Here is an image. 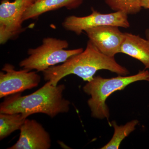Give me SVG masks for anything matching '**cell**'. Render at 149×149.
<instances>
[{"mask_svg":"<svg viewBox=\"0 0 149 149\" xmlns=\"http://www.w3.org/2000/svg\"><path fill=\"white\" fill-rule=\"evenodd\" d=\"M100 70H107L122 76L130 73L128 69L118 63L114 57L104 54L89 40L85 50L70 58L62 64L51 67L43 73L45 80L56 86L60 80L71 74L88 82Z\"/></svg>","mask_w":149,"mask_h":149,"instance_id":"cell-1","label":"cell"},{"mask_svg":"<svg viewBox=\"0 0 149 149\" xmlns=\"http://www.w3.org/2000/svg\"><path fill=\"white\" fill-rule=\"evenodd\" d=\"M64 84L54 86L49 81L34 93L22 96L20 93L6 97L0 105V113H22L26 117L37 113L52 118L69 111L70 102L63 97Z\"/></svg>","mask_w":149,"mask_h":149,"instance_id":"cell-2","label":"cell"},{"mask_svg":"<svg viewBox=\"0 0 149 149\" xmlns=\"http://www.w3.org/2000/svg\"><path fill=\"white\" fill-rule=\"evenodd\" d=\"M149 77L148 70H142L130 76L119 75L111 78L100 76L93 77L83 87L85 93L91 96L88 101L92 117L98 119H108L109 111L106 103L107 99L115 92L123 90L134 82L147 80Z\"/></svg>","mask_w":149,"mask_h":149,"instance_id":"cell-3","label":"cell"},{"mask_svg":"<svg viewBox=\"0 0 149 149\" xmlns=\"http://www.w3.org/2000/svg\"><path fill=\"white\" fill-rule=\"evenodd\" d=\"M69 43L65 40L53 37L44 38L42 44L28 50V57L22 61L19 65L23 69L36 70L44 72L52 66L63 63L72 56L83 51V48L67 50Z\"/></svg>","mask_w":149,"mask_h":149,"instance_id":"cell-4","label":"cell"},{"mask_svg":"<svg viewBox=\"0 0 149 149\" xmlns=\"http://www.w3.org/2000/svg\"><path fill=\"white\" fill-rule=\"evenodd\" d=\"M62 25L68 31L80 35L83 31L98 26L111 25L128 28L130 24L128 14L124 12L102 14L92 9V13L88 16L68 17L64 19Z\"/></svg>","mask_w":149,"mask_h":149,"instance_id":"cell-5","label":"cell"},{"mask_svg":"<svg viewBox=\"0 0 149 149\" xmlns=\"http://www.w3.org/2000/svg\"><path fill=\"white\" fill-rule=\"evenodd\" d=\"M0 72V98L37 87L41 77L35 71L23 69L17 70L6 63Z\"/></svg>","mask_w":149,"mask_h":149,"instance_id":"cell-6","label":"cell"},{"mask_svg":"<svg viewBox=\"0 0 149 149\" xmlns=\"http://www.w3.org/2000/svg\"><path fill=\"white\" fill-rule=\"evenodd\" d=\"M26 0H2L0 5V43L3 45L22 31Z\"/></svg>","mask_w":149,"mask_h":149,"instance_id":"cell-7","label":"cell"},{"mask_svg":"<svg viewBox=\"0 0 149 149\" xmlns=\"http://www.w3.org/2000/svg\"><path fill=\"white\" fill-rule=\"evenodd\" d=\"M85 32L89 40L104 54L114 57L120 53L124 33L120 31L119 27L104 25L90 28Z\"/></svg>","mask_w":149,"mask_h":149,"instance_id":"cell-8","label":"cell"},{"mask_svg":"<svg viewBox=\"0 0 149 149\" xmlns=\"http://www.w3.org/2000/svg\"><path fill=\"white\" fill-rule=\"evenodd\" d=\"M19 139L8 149H49L51 140L49 133L35 120L26 119L20 129Z\"/></svg>","mask_w":149,"mask_h":149,"instance_id":"cell-9","label":"cell"},{"mask_svg":"<svg viewBox=\"0 0 149 149\" xmlns=\"http://www.w3.org/2000/svg\"><path fill=\"white\" fill-rule=\"evenodd\" d=\"M120 53L125 54L141 61L146 68H149V40L139 35L124 33Z\"/></svg>","mask_w":149,"mask_h":149,"instance_id":"cell-10","label":"cell"},{"mask_svg":"<svg viewBox=\"0 0 149 149\" xmlns=\"http://www.w3.org/2000/svg\"><path fill=\"white\" fill-rule=\"evenodd\" d=\"M83 0H40L25 10L23 21L37 18L47 12L62 8L68 9L77 8L83 3Z\"/></svg>","mask_w":149,"mask_h":149,"instance_id":"cell-11","label":"cell"},{"mask_svg":"<svg viewBox=\"0 0 149 149\" xmlns=\"http://www.w3.org/2000/svg\"><path fill=\"white\" fill-rule=\"evenodd\" d=\"M27 118L20 113H0V140L20 130Z\"/></svg>","mask_w":149,"mask_h":149,"instance_id":"cell-12","label":"cell"},{"mask_svg":"<svg viewBox=\"0 0 149 149\" xmlns=\"http://www.w3.org/2000/svg\"><path fill=\"white\" fill-rule=\"evenodd\" d=\"M139 120H134L127 123L124 125L119 126L115 121L111 123L114 128V134L108 143L102 147V149H118L121 142L130 133L136 129V125L139 123Z\"/></svg>","mask_w":149,"mask_h":149,"instance_id":"cell-13","label":"cell"},{"mask_svg":"<svg viewBox=\"0 0 149 149\" xmlns=\"http://www.w3.org/2000/svg\"><path fill=\"white\" fill-rule=\"evenodd\" d=\"M107 5L115 12H124L128 15L136 14L142 9L141 0H105Z\"/></svg>","mask_w":149,"mask_h":149,"instance_id":"cell-14","label":"cell"},{"mask_svg":"<svg viewBox=\"0 0 149 149\" xmlns=\"http://www.w3.org/2000/svg\"><path fill=\"white\" fill-rule=\"evenodd\" d=\"M141 6L144 8L149 9V0H141Z\"/></svg>","mask_w":149,"mask_h":149,"instance_id":"cell-15","label":"cell"},{"mask_svg":"<svg viewBox=\"0 0 149 149\" xmlns=\"http://www.w3.org/2000/svg\"><path fill=\"white\" fill-rule=\"evenodd\" d=\"M40 0H26V3H27V8L29 6L32 5L33 4L37 2Z\"/></svg>","mask_w":149,"mask_h":149,"instance_id":"cell-16","label":"cell"},{"mask_svg":"<svg viewBox=\"0 0 149 149\" xmlns=\"http://www.w3.org/2000/svg\"><path fill=\"white\" fill-rule=\"evenodd\" d=\"M145 34H146V36L147 40H149V29H147L146 30Z\"/></svg>","mask_w":149,"mask_h":149,"instance_id":"cell-17","label":"cell"},{"mask_svg":"<svg viewBox=\"0 0 149 149\" xmlns=\"http://www.w3.org/2000/svg\"><path fill=\"white\" fill-rule=\"evenodd\" d=\"M147 81H148V82H149V77L148 78V80H147Z\"/></svg>","mask_w":149,"mask_h":149,"instance_id":"cell-18","label":"cell"}]
</instances>
